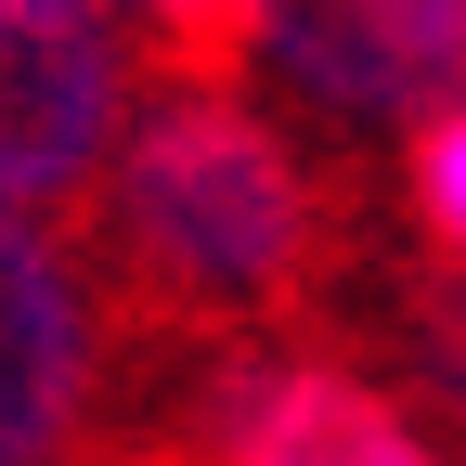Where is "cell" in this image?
<instances>
[{"label":"cell","instance_id":"6da1fadb","mask_svg":"<svg viewBox=\"0 0 466 466\" xmlns=\"http://www.w3.org/2000/svg\"><path fill=\"white\" fill-rule=\"evenodd\" d=\"M78 208L104 233V272L168 324H272L324 259V182L299 156V116L247 66H143Z\"/></svg>","mask_w":466,"mask_h":466},{"label":"cell","instance_id":"7a4b0ae2","mask_svg":"<svg viewBox=\"0 0 466 466\" xmlns=\"http://www.w3.org/2000/svg\"><path fill=\"white\" fill-rule=\"evenodd\" d=\"M220 52L311 130H415L466 78V0H247Z\"/></svg>","mask_w":466,"mask_h":466},{"label":"cell","instance_id":"3957f363","mask_svg":"<svg viewBox=\"0 0 466 466\" xmlns=\"http://www.w3.org/2000/svg\"><path fill=\"white\" fill-rule=\"evenodd\" d=\"M130 91H143V39L104 0H0V208L78 220Z\"/></svg>","mask_w":466,"mask_h":466},{"label":"cell","instance_id":"277c9868","mask_svg":"<svg viewBox=\"0 0 466 466\" xmlns=\"http://www.w3.org/2000/svg\"><path fill=\"white\" fill-rule=\"evenodd\" d=\"M104 415V272L66 220L0 208V466L78 453Z\"/></svg>","mask_w":466,"mask_h":466},{"label":"cell","instance_id":"5b68a950","mask_svg":"<svg viewBox=\"0 0 466 466\" xmlns=\"http://www.w3.org/2000/svg\"><path fill=\"white\" fill-rule=\"evenodd\" d=\"M195 441L233 466H415V415L311 350H233L195 389Z\"/></svg>","mask_w":466,"mask_h":466},{"label":"cell","instance_id":"8992f818","mask_svg":"<svg viewBox=\"0 0 466 466\" xmlns=\"http://www.w3.org/2000/svg\"><path fill=\"white\" fill-rule=\"evenodd\" d=\"M401 182H415V233L466 272V78L415 116V168H401Z\"/></svg>","mask_w":466,"mask_h":466},{"label":"cell","instance_id":"52a82bcc","mask_svg":"<svg viewBox=\"0 0 466 466\" xmlns=\"http://www.w3.org/2000/svg\"><path fill=\"white\" fill-rule=\"evenodd\" d=\"M116 26H130L143 52H220L233 39V14H247V0H104Z\"/></svg>","mask_w":466,"mask_h":466},{"label":"cell","instance_id":"ba28073f","mask_svg":"<svg viewBox=\"0 0 466 466\" xmlns=\"http://www.w3.org/2000/svg\"><path fill=\"white\" fill-rule=\"evenodd\" d=\"M453 415H466V350H453Z\"/></svg>","mask_w":466,"mask_h":466}]
</instances>
